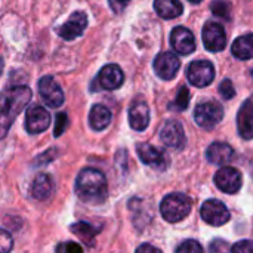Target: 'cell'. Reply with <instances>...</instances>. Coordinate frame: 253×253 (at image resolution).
I'll return each instance as SVG.
<instances>
[{"mask_svg":"<svg viewBox=\"0 0 253 253\" xmlns=\"http://www.w3.org/2000/svg\"><path fill=\"white\" fill-rule=\"evenodd\" d=\"M107 179L96 169H83L76 179V194L87 205H102L107 199Z\"/></svg>","mask_w":253,"mask_h":253,"instance_id":"1","label":"cell"},{"mask_svg":"<svg viewBox=\"0 0 253 253\" xmlns=\"http://www.w3.org/2000/svg\"><path fill=\"white\" fill-rule=\"evenodd\" d=\"M31 99V90L27 86L9 87L1 98V136L6 135L9 126L27 107Z\"/></svg>","mask_w":253,"mask_h":253,"instance_id":"2","label":"cell"},{"mask_svg":"<svg viewBox=\"0 0 253 253\" xmlns=\"http://www.w3.org/2000/svg\"><path fill=\"white\" fill-rule=\"evenodd\" d=\"M191 205L193 202L190 197L181 193H173L163 199L160 205V213L168 222H179L190 215Z\"/></svg>","mask_w":253,"mask_h":253,"instance_id":"3","label":"cell"},{"mask_svg":"<svg viewBox=\"0 0 253 253\" xmlns=\"http://www.w3.org/2000/svg\"><path fill=\"white\" fill-rule=\"evenodd\" d=\"M224 117V108L216 101H205L194 110L196 123L203 129H213L221 123Z\"/></svg>","mask_w":253,"mask_h":253,"instance_id":"4","label":"cell"},{"mask_svg":"<svg viewBox=\"0 0 253 253\" xmlns=\"http://www.w3.org/2000/svg\"><path fill=\"white\" fill-rule=\"evenodd\" d=\"M187 77L193 86L206 87L215 79V67L209 61H194L187 70Z\"/></svg>","mask_w":253,"mask_h":253,"instance_id":"5","label":"cell"},{"mask_svg":"<svg viewBox=\"0 0 253 253\" xmlns=\"http://www.w3.org/2000/svg\"><path fill=\"white\" fill-rule=\"evenodd\" d=\"M200 215L203 221L213 227L225 225L230 221V211L219 200H208L203 203L200 209Z\"/></svg>","mask_w":253,"mask_h":253,"instance_id":"6","label":"cell"},{"mask_svg":"<svg viewBox=\"0 0 253 253\" xmlns=\"http://www.w3.org/2000/svg\"><path fill=\"white\" fill-rule=\"evenodd\" d=\"M136 154L144 165L159 169V170L166 169L169 165V157H168L166 151H163L162 148L153 147L150 144H138Z\"/></svg>","mask_w":253,"mask_h":253,"instance_id":"7","label":"cell"},{"mask_svg":"<svg viewBox=\"0 0 253 253\" xmlns=\"http://www.w3.org/2000/svg\"><path fill=\"white\" fill-rule=\"evenodd\" d=\"M39 93L50 108H58L64 104V92L52 76H44L39 80Z\"/></svg>","mask_w":253,"mask_h":253,"instance_id":"8","label":"cell"},{"mask_svg":"<svg viewBox=\"0 0 253 253\" xmlns=\"http://www.w3.org/2000/svg\"><path fill=\"white\" fill-rule=\"evenodd\" d=\"M203 43L205 47L211 52L224 50L227 44V36L224 27L213 21L206 22L203 27Z\"/></svg>","mask_w":253,"mask_h":253,"instance_id":"9","label":"cell"},{"mask_svg":"<svg viewBox=\"0 0 253 253\" xmlns=\"http://www.w3.org/2000/svg\"><path fill=\"white\" fill-rule=\"evenodd\" d=\"M160 139L166 147L175 148V150H181L187 142L184 127L176 120H168L163 125V127L160 130Z\"/></svg>","mask_w":253,"mask_h":253,"instance_id":"10","label":"cell"},{"mask_svg":"<svg viewBox=\"0 0 253 253\" xmlns=\"http://www.w3.org/2000/svg\"><path fill=\"white\" fill-rule=\"evenodd\" d=\"M86 25H87L86 13L84 12H74L62 25L58 27L56 33L64 40H74L83 34Z\"/></svg>","mask_w":253,"mask_h":253,"instance_id":"11","label":"cell"},{"mask_svg":"<svg viewBox=\"0 0 253 253\" xmlns=\"http://www.w3.org/2000/svg\"><path fill=\"white\" fill-rule=\"evenodd\" d=\"M242 173L234 168H221L215 175V184L216 187L227 193V194H236L242 188Z\"/></svg>","mask_w":253,"mask_h":253,"instance_id":"12","label":"cell"},{"mask_svg":"<svg viewBox=\"0 0 253 253\" xmlns=\"http://www.w3.org/2000/svg\"><path fill=\"white\" fill-rule=\"evenodd\" d=\"M181 62L172 52H162L154 59V71L163 80H172L179 71Z\"/></svg>","mask_w":253,"mask_h":253,"instance_id":"13","label":"cell"},{"mask_svg":"<svg viewBox=\"0 0 253 253\" xmlns=\"http://www.w3.org/2000/svg\"><path fill=\"white\" fill-rule=\"evenodd\" d=\"M50 125V114L46 108L40 105L31 107L25 113V129L28 133H40L44 132Z\"/></svg>","mask_w":253,"mask_h":253,"instance_id":"14","label":"cell"},{"mask_svg":"<svg viewBox=\"0 0 253 253\" xmlns=\"http://www.w3.org/2000/svg\"><path fill=\"white\" fill-rule=\"evenodd\" d=\"M170 44L175 52L181 55H188L196 50L194 34L185 27H176L170 33Z\"/></svg>","mask_w":253,"mask_h":253,"instance_id":"15","label":"cell"},{"mask_svg":"<svg viewBox=\"0 0 253 253\" xmlns=\"http://www.w3.org/2000/svg\"><path fill=\"white\" fill-rule=\"evenodd\" d=\"M123 82H125L123 71L116 64H107L105 67H102L96 79V84L105 90L119 89L123 84Z\"/></svg>","mask_w":253,"mask_h":253,"instance_id":"16","label":"cell"},{"mask_svg":"<svg viewBox=\"0 0 253 253\" xmlns=\"http://www.w3.org/2000/svg\"><path fill=\"white\" fill-rule=\"evenodd\" d=\"M237 127L243 139H253V101L248 99L237 114Z\"/></svg>","mask_w":253,"mask_h":253,"instance_id":"17","label":"cell"},{"mask_svg":"<svg viewBox=\"0 0 253 253\" xmlns=\"http://www.w3.org/2000/svg\"><path fill=\"white\" fill-rule=\"evenodd\" d=\"M150 123V108L144 101H135L129 110V125L135 130H145Z\"/></svg>","mask_w":253,"mask_h":253,"instance_id":"18","label":"cell"},{"mask_svg":"<svg viewBox=\"0 0 253 253\" xmlns=\"http://www.w3.org/2000/svg\"><path fill=\"white\" fill-rule=\"evenodd\" d=\"M208 160L212 165H218V166H224L227 163H230L234 157V150L225 144V142H213L209 145L208 151H206Z\"/></svg>","mask_w":253,"mask_h":253,"instance_id":"19","label":"cell"},{"mask_svg":"<svg viewBox=\"0 0 253 253\" xmlns=\"http://www.w3.org/2000/svg\"><path fill=\"white\" fill-rule=\"evenodd\" d=\"M53 188L55 184L52 176L46 173H39L31 184V196L37 200H46L52 196Z\"/></svg>","mask_w":253,"mask_h":253,"instance_id":"20","label":"cell"},{"mask_svg":"<svg viewBox=\"0 0 253 253\" xmlns=\"http://www.w3.org/2000/svg\"><path fill=\"white\" fill-rule=\"evenodd\" d=\"M111 122V111L104 105H93L89 113V123L93 130H104Z\"/></svg>","mask_w":253,"mask_h":253,"instance_id":"21","label":"cell"},{"mask_svg":"<svg viewBox=\"0 0 253 253\" xmlns=\"http://www.w3.org/2000/svg\"><path fill=\"white\" fill-rule=\"evenodd\" d=\"M154 9L157 15L165 19H173L184 12L179 0H154Z\"/></svg>","mask_w":253,"mask_h":253,"instance_id":"22","label":"cell"},{"mask_svg":"<svg viewBox=\"0 0 253 253\" xmlns=\"http://www.w3.org/2000/svg\"><path fill=\"white\" fill-rule=\"evenodd\" d=\"M231 52L239 59H251L253 58V34H245L234 40L231 46Z\"/></svg>","mask_w":253,"mask_h":253,"instance_id":"23","label":"cell"},{"mask_svg":"<svg viewBox=\"0 0 253 253\" xmlns=\"http://www.w3.org/2000/svg\"><path fill=\"white\" fill-rule=\"evenodd\" d=\"M77 237H80L83 242H86V243H92V240H93V237H95V234H96V231H95V227H92L90 224H87V222H77V224H74V225H71V228H70Z\"/></svg>","mask_w":253,"mask_h":253,"instance_id":"24","label":"cell"},{"mask_svg":"<svg viewBox=\"0 0 253 253\" xmlns=\"http://www.w3.org/2000/svg\"><path fill=\"white\" fill-rule=\"evenodd\" d=\"M211 10L213 12V15H216V16H219L222 19H230L231 18V6L225 0H215V1H212Z\"/></svg>","mask_w":253,"mask_h":253,"instance_id":"25","label":"cell"},{"mask_svg":"<svg viewBox=\"0 0 253 253\" xmlns=\"http://www.w3.org/2000/svg\"><path fill=\"white\" fill-rule=\"evenodd\" d=\"M188 104H190V92H188V89L185 86H181V89L178 92V96L175 99V104H172L170 108H176L179 111H184V110H187Z\"/></svg>","mask_w":253,"mask_h":253,"instance_id":"26","label":"cell"},{"mask_svg":"<svg viewBox=\"0 0 253 253\" xmlns=\"http://www.w3.org/2000/svg\"><path fill=\"white\" fill-rule=\"evenodd\" d=\"M175 251L178 253H200L203 252V248L196 240H185Z\"/></svg>","mask_w":253,"mask_h":253,"instance_id":"27","label":"cell"},{"mask_svg":"<svg viewBox=\"0 0 253 253\" xmlns=\"http://www.w3.org/2000/svg\"><path fill=\"white\" fill-rule=\"evenodd\" d=\"M219 93H221V96L224 98V99H231V98H234V95H236V89H234V86H233V83H231V80H228V79H225L221 84H219Z\"/></svg>","mask_w":253,"mask_h":253,"instance_id":"28","label":"cell"},{"mask_svg":"<svg viewBox=\"0 0 253 253\" xmlns=\"http://www.w3.org/2000/svg\"><path fill=\"white\" fill-rule=\"evenodd\" d=\"M68 127V116L65 113H59L56 116V123H55V130H53V135L55 136H59L65 132V129Z\"/></svg>","mask_w":253,"mask_h":253,"instance_id":"29","label":"cell"},{"mask_svg":"<svg viewBox=\"0 0 253 253\" xmlns=\"http://www.w3.org/2000/svg\"><path fill=\"white\" fill-rule=\"evenodd\" d=\"M231 252L234 253H253V242L249 240H242L231 246Z\"/></svg>","mask_w":253,"mask_h":253,"instance_id":"30","label":"cell"},{"mask_svg":"<svg viewBox=\"0 0 253 253\" xmlns=\"http://www.w3.org/2000/svg\"><path fill=\"white\" fill-rule=\"evenodd\" d=\"M83 251V248L80 246V245H77V243H74V242H67V243H64V245H59L58 248H56V252H62V253H80Z\"/></svg>","mask_w":253,"mask_h":253,"instance_id":"31","label":"cell"},{"mask_svg":"<svg viewBox=\"0 0 253 253\" xmlns=\"http://www.w3.org/2000/svg\"><path fill=\"white\" fill-rule=\"evenodd\" d=\"M209 251L211 252H225V251H231V248L224 240H215L213 243H211Z\"/></svg>","mask_w":253,"mask_h":253,"instance_id":"32","label":"cell"},{"mask_svg":"<svg viewBox=\"0 0 253 253\" xmlns=\"http://www.w3.org/2000/svg\"><path fill=\"white\" fill-rule=\"evenodd\" d=\"M12 246H13L12 237L4 230H1V252H9L12 249Z\"/></svg>","mask_w":253,"mask_h":253,"instance_id":"33","label":"cell"},{"mask_svg":"<svg viewBox=\"0 0 253 253\" xmlns=\"http://www.w3.org/2000/svg\"><path fill=\"white\" fill-rule=\"evenodd\" d=\"M130 0H108V3H110V6H111V9L114 10V12H122L126 6H127V3H129Z\"/></svg>","mask_w":253,"mask_h":253,"instance_id":"34","label":"cell"},{"mask_svg":"<svg viewBox=\"0 0 253 253\" xmlns=\"http://www.w3.org/2000/svg\"><path fill=\"white\" fill-rule=\"evenodd\" d=\"M136 252H142V253L157 252V253H160L162 251H160V249H157V248H154L153 245H142V246H139V248L136 249Z\"/></svg>","mask_w":253,"mask_h":253,"instance_id":"35","label":"cell"},{"mask_svg":"<svg viewBox=\"0 0 253 253\" xmlns=\"http://www.w3.org/2000/svg\"><path fill=\"white\" fill-rule=\"evenodd\" d=\"M188 1H191V3H194V4H196V3H200L202 0H188Z\"/></svg>","mask_w":253,"mask_h":253,"instance_id":"36","label":"cell"},{"mask_svg":"<svg viewBox=\"0 0 253 253\" xmlns=\"http://www.w3.org/2000/svg\"><path fill=\"white\" fill-rule=\"evenodd\" d=\"M252 76H253V70H252Z\"/></svg>","mask_w":253,"mask_h":253,"instance_id":"37","label":"cell"}]
</instances>
